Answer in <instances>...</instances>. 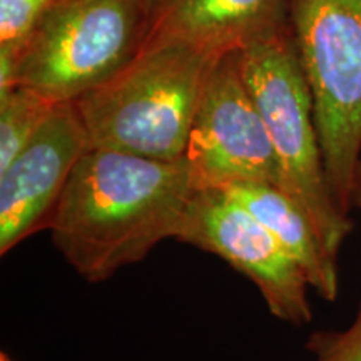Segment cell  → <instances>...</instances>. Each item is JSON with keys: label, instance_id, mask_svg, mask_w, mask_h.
<instances>
[{"label": "cell", "instance_id": "ba28073f", "mask_svg": "<svg viewBox=\"0 0 361 361\" xmlns=\"http://www.w3.org/2000/svg\"><path fill=\"white\" fill-rule=\"evenodd\" d=\"M92 149L75 102H57L30 142L0 171V255L49 229L72 171Z\"/></svg>", "mask_w": 361, "mask_h": 361}, {"label": "cell", "instance_id": "277c9868", "mask_svg": "<svg viewBox=\"0 0 361 361\" xmlns=\"http://www.w3.org/2000/svg\"><path fill=\"white\" fill-rule=\"evenodd\" d=\"M286 7L313 94L329 191L348 216L361 159V0H288Z\"/></svg>", "mask_w": 361, "mask_h": 361}, {"label": "cell", "instance_id": "7a4b0ae2", "mask_svg": "<svg viewBox=\"0 0 361 361\" xmlns=\"http://www.w3.org/2000/svg\"><path fill=\"white\" fill-rule=\"evenodd\" d=\"M219 59L180 44L139 49L107 82L74 101L92 147L161 161L186 157L194 117Z\"/></svg>", "mask_w": 361, "mask_h": 361}, {"label": "cell", "instance_id": "4fadbf2b", "mask_svg": "<svg viewBox=\"0 0 361 361\" xmlns=\"http://www.w3.org/2000/svg\"><path fill=\"white\" fill-rule=\"evenodd\" d=\"M306 346L314 361H361V306L348 328L314 333Z\"/></svg>", "mask_w": 361, "mask_h": 361}, {"label": "cell", "instance_id": "5b68a950", "mask_svg": "<svg viewBox=\"0 0 361 361\" xmlns=\"http://www.w3.org/2000/svg\"><path fill=\"white\" fill-rule=\"evenodd\" d=\"M147 0H57L22 45L16 85L74 102L139 51Z\"/></svg>", "mask_w": 361, "mask_h": 361}, {"label": "cell", "instance_id": "52a82bcc", "mask_svg": "<svg viewBox=\"0 0 361 361\" xmlns=\"http://www.w3.org/2000/svg\"><path fill=\"white\" fill-rule=\"evenodd\" d=\"M186 159L196 189L231 183L279 188V168L269 133L239 61V51L216 62L189 134Z\"/></svg>", "mask_w": 361, "mask_h": 361}, {"label": "cell", "instance_id": "5bb4252c", "mask_svg": "<svg viewBox=\"0 0 361 361\" xmlns=\"http://www.w3.org/2000/svg\"><path fill=\"white\" fill-rule=\"evenodd\" d=\"M358 209L361 213V159L356 166L353 176V186H351V209Z\"/></svg>", "mask_w": 361, "mask_h": 361}, {"label": "cell", "instance_id": "7c38bea8", "mask_svg": "<svg viewBox=\"0 0 361 361\" xmlns=\"http://www.w3.org/2000/svg\"><path fill=\"white\" fill-rule=\"evenodd\" d=\"M57 0H0V45H22Z\"/></svg>", "mask_w": 361, "mask_h": 361}, {"label": "cell", "instance_id": "8fae6325", "mask_svg": "<svg viewBox=\"0 0 361 361\" xmlns=\"http://www.w3.org/2000/svg\"><path fill=\"white\" fill-rule=\"evenodd\" d=\"M56 104L25 85L0 96V171L30 142Z\"/></svg>", "mask_w": 361, "mask_h": 361}, {"label": "cell", "instance_id": "6da1fadb", "mask_svg": "<svg viewBox=\"0 0 361 361\" xmlns=\"http://www.w3.org/2000/svg\"><path fill=\"white\" fill-rule=\"evenodd\" d=\"M186 157L161 161L92 147L52 216V241L85 281L101 283L178 238L192 194Z\"/></svg>", "mask_w": 361, "mask_h": 361}, {"label": "cell", "instance_id": "8992f818", "mask_svg": "<svg viewBox=\"0 0 361 361\" xmlns=\"http://www.w3.org/2000/svg\"><path fill=\"white\" fill-rule=\"evenodd\" d=\"M176 241L213 252L250 278L269 313L281 322L305 326L313 318L310 283L303 269L278 239L223 189H196Z\"/></svg>", "mask_w": 361, "mask_h": 361}, {"label": "cell", "instance_id": "9a60e30c", "mask_svg": "<svg viewBox=\"0 0 361 361\" xmlns=\"http://www.w3.org/2000/svg\"><path fill=\"white\" fill-rule=\"evenodd\" d=\"M0 361H12V360H11V356H8L7 353H2V355H0Z\"/></svg>", "mask_w": 361, "mask_h": 361}, {"label": "cell", "instance_id": "3957f363", "mask_svg": "<svg viewBox=\"0 0 361 361\" xmlns=\"http://www.w3.org/2000/svg\"><path fill=\"white\" fill-rule=\"evenodd\" d=\"M239 61L276 154L279 189L305 211L323 246L338 259L351 221L329 191L313 94L290 22L245 45Z\"/></svg>", "mask_w": 361, "mask_h": 361}, {"label": "cell", "instance_id": "9c48e42d", "mask_svg": "<svg viewBox=\"0 0 361 361\" xmlns=\"http://www.w3.org/2000/svg\"><path fill=\"white\" fill-rule=\"evenodd\" d=\"M288 0H147L141 47L180 44L223 57L288 22Z\"/></svg>", "mask_w": 361, "mask_h": 361}, {"label": "cell", "instance_id": "30bf717a", "mask_svg": "<svg viewBox=\"0 0 361 361\" xmlns=\"http://www.w3.org/2000/svg\"><path fill=\"white\" fill-rule=\"evenodd\" d=\"M255 216L303 269L310 288L323 300L338 296L336 258L326 251L303 209L283 189L268 183H231L219 188Z\"/></svg>", "mask_w": 361, "mask_h": 361}]
</instances>
